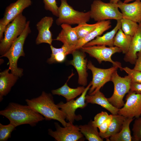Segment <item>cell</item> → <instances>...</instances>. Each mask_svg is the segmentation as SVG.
<instances>
[{
  "mask_svg": "<svg viewBox=\"0 0 141 141\" xmlns=\"http://www.w3.org/2000/svg\"><path fill=\"white\" fill-rule=\"evenodd\" d=\"M0 115L7 118L10 123L16 127L24 124L34 126L39 122L45 120L43 115L28 105L13 102L1 110Z\"/></svg>",
  "mask_w": 141,
  "mask_h": 141,
  "instance_id": "cell-1",
  "label": "cell"
},
{
  "mask_svg": "<svg viewBox=\"0 0 141 141\" xmlns=\"http://www.w3.org/2000/svg\"><path fill=\"white\" fill-rule=\"evenodd\" d=\"M25 101L27 105L32 108L43 115L46 120H54L60 122L63 127L68 124L65 121L66 116L63 112L55 103L52 96L50 93L42 92L38 97Z\"/></svg>",
  "mask_w": 141,
  "mask_h": 141,
  "instance_id": "cell-2",
  "label": "cell"
},
{
  "mask_svg": "<svg viewBox=\"0 0 141 141\" xmlns=\"http://www.w3.org/2000/svg\"><path fill=\"white\" fill-rule=\"evenodd\" d=\"M30 21L27 22L26 27L22 34L14 42L10 48L1 57H5L9 60V68L11 73L19 77L23 75L22 69L17 67V62L21 56H24L23 47L25 40L31 30Z\"/></svg>",
  "mask_w": 141,
  "mask_h": 141,
  "instance_id": "cell-3",
  "label": "cell"
},
{
  "mask_svg": "<svg viewBox=\"0 0 141 141\" xmlns=\"http://www.w3.org/2000/svg\"><path fill=\"white\" fill-rule=\"evenodd\" d=\"M27 22L26 17L21 13L6 25L4 37L0 44L1 56L8 50L15 40L22 34Z\"/></svg>",
  "mask_w": 141,
  "mask_h": 141,
  "instance_id": "cell-4",
  "label": "cell"
},
{
  "mask_svg": "<svg viewBox=\"0 0 141 141\" xmlns=\"http://www.w3.org/2000/svg\"><path fill=\"white\" fill-rule=\"evenodd\" d=\"M118 8L117 3H106L100 0H95L91 4L89 11L90 18L97 22L121 20L122 15Z\"/></svg>",
  "mask_w": 141,
  "mask_h": 141,
  "instance_id": "cell-5",
  "label": "cell"
},
{
  "mask_svg": "<svg viewBox=\"0 0 141 141\" xmlns=\"http://www.w3.org/2000/svg\"><path fill=\"white\" fill-rule=\"evenodd\" d=\"M60 0L58 18L56 20L57 25L62 24L78 25L89 21L91 18L89 11L84 12L75 10L68 3L67 0Z\"/></svg>",
  "mask_w": 141,
  "mask_h": 141,
  "instance_id": "cell-6",
  "label": "cell"
},
{
  "mask_svg": "<svg viewBox=\"0 0 141 141\" xmlns=\"http://www.w3.org/2000/svg\"><path fill=\"white\" fill-rule=\"evenodd\" d=\"M110 81L113 83L114 91L112 96L108 99L113 106L120 109L125 104L123 98L125 95L130 90L131 79L128 75L124 77L119 76L116 70L113 73Z\"/></svg>",
  "mask_w": 141,
  "mask_h": 141,
  "instance_id": "cell-7",
  "label": "cell"
},
{
  "mask_svg": "<svg viewBox=\"0 0 141 141\" xmlns=\"http://www.w3.org/2000/svg\"><path fill=\"white\" fill-rule=\"evenodd\" d=\"M87 68L90 70L92 74L91 86L89 89V94L93 95L99 90L107 83L110 81L114 72L118 69L116 66L108 69H102L95 67L90 61L87 64Z\"/></svg>",
  "mask_w": 141,
  "mask_h": 141,
  "instance_id": "cell-8",
  "label": "cell"
},
{
  "mask_svg": "<svg viewBox=\"0 0 141 141\" xmlns=\"http://www.w3.org/2000/svg\"><path fill=\"white\" fill-rule=\"evenodd\" d=\"M106 46L94 45L83 46L79 49L96 58L99 63L103 61L109 62L113 64V66H116L121 70H123L121 63L119 62L113 61L111 58V56L114 54L122 52L121 50L116 46L108 47Z\"/></svg>",
  "mask_w": 141,
  "mask_h": 141,
  "instance_id": "cell-9",
  "label": "cell"
},
{
  "mask_svg": "<svg viewBox=\"0 0 141 141\" xmlns=\"http://www.w3.org/2000/svg\"><path fill=\"white\" fill-rule=\"evenodd\" d=\"M91 86V81L81 96L76 100L73 99L66 103L61 102L57 104L64 114L66 119L69 122L73 123L75 120L78 121L82 119L81 115L75 114V111L77 109H83L87 106L88 103L86 101L85 97Z\"/></svg>",
  "mask_w": 141,
  "mask_h": 141,
  "instance_id": "cell-10",
  "label": "cell"
},
{
  "mask_svg": "<svg viewBox=\"0 0 141 141\" xmlns=\"http://www.w3.org/2000/svg\"><path fill=\"white\" fill-rule=\"evenodd\" d=\"M56 129L53 131L48 130V134L57 141H77L81 140L84 135L80 130L78 126L68 122L66 126L62 127L57 122L54 123Z\"/></svg>",
  "mask_w": 141,
  "mask_h": 141,
  "instance_id": "cell-11",
  "label": "cell"
},
{
  "mask_svg": "<svg viewBox=\"0 0 141 141\" xmlns=\"http://www.w3.org/2000/svg\"><path fill=\"white\" fill-rule=\"evenodd\" d=\"M126 102L119 109L118 114L126 118H137L141 115V94L130 90L126 97Z\"/></svg>",
  "mask_w": 141,
  "mask_h": 141,
  "instance_id": "cell-12",
  "label": "cell"
},
{
  "mask_svg": "<svg viewBox=\"0 0 141 141\" xmlns=\"http://www.w3.org/2000/svg\"><path fill=\"white\" fill-rule=\"evenodd\" d=\"M85 53L80 49L74 50L71 54L73 59L69 62L74 67L77 72L78 84L84 86L87 84L88 75L86 69L88 62Z\"/></svg>",
  "mask_w": 141,
  "mask_h": 141,
  "instance_id": "cell-13",
  "label": "cell"
},
{
  "mask_svg": "<svg viewBox=\"0 0 141 141\" xmlns=\"http://www.w3.org/2000/svg\"><path fill=\"white\" fill-rule=\"evenodd\" d=\"M53 17L50 16H45L42 18L36 24L38 34L36 40V44L42 43L48 44L52 45L53 39L52 34L50 30L53 22Z\"/></svg>",
  "mask_w": 141,
  "mask_h": 141,
  "instance_id": "cell-14",
  "label": "cell"
},
{
  "mask_svg": "<svg viewBox=\"0 0 141 141\" xmlns=\"http://www.w3.org/2000/svg\"><path fill=\"white\" fill-rule=\"evenodd\" d=\"M31 4V0H17L11 3L6 8L0 24L6 26Z\"/></svg>",
  "mask_w": 141,
  "mask_h": 141,
  "instance_id": "cell-15",
  "label": "cell"
},
{
  "mask_svg": "<svg viewBox=\"0 0 141 141\" xmlns=\"http://www.w3.org/2000/svg\"><path fill=\"white\" fill-rule=\"evenodd\" d=\"M117 5L121 11L122 17L138 24L141 23V1L136 0L132 3H127L119 0Z\"/></svg>",
  "mask_w": 141,
  "mask_h": 141,
  "instance_id": "cell-16",
  "label": "cell"
},
{
  "mask_svg": "<svg viewBox=\"0 0 141 141\" xmlns=\"http://www.w3.org/2000/svg\"><path fill=\"white\" fill-rule=\"evenodd\" d=\"M141 51V23L139 24L137 31L132 37L128 52L125 54L124 60L132 64H135L137 59V54Z\"/></svg>",
  "mask_w": 141,
  "mask_h": 141,
  "instance_id": "cell-17",
  "label": "cell"
},
{
  "mask_svg": "<svg viewBox=\"0 0 141 141\" xmlns=\"http://www.w3.org/2000/svg\"><path fill=\"white\" fill-rule=\"evenodd\" d=\"M9 69H6L0 73V102L10 92L14 85L19 77L11 73H9Z\"/></svg>",
  "mask_w": 141,
  "mask_h": 141,
  "instance_id": "cell-18",
  "label": "cell"
},
{
  "mask_svg": "<svg viewBox=\"0 0 141 141\" xmlns=\"http://www.w3.org/2000/svg\"><path fill=\"white\" fill-rule=\"evenodd\" d=\"M121 28L120 20H117L115 26L111 31L108 32L102 36H97L95 39L86 43L83 46L94 45H105L109 47L113 46L115 36L118 30Z\"/></svg>",
  "mask_w": 141,
  "mask_h": 141,
  "instance_id": "cell-19",
  "label": "cell"
},
{
  "mask_svg": "<svg viewBox=\"0 0 141 141\" xmlns=\"http://www.w3.org/2000/svg\"><path fill=\"white\" fill-rule=\"evenodd\" d=\"M111 27V22L110 20L100 21L95 29L84 37L79 39L77 44L75 46V50L80 49L86 43L97 36H101Z\"/></svg>",
  "mask_w": 141,
  "mask_h": 141,
  "instance_id": "cell-20",
  "label": "cell"
},
{
  "mask_svg": "<svg viewBox=\"0 0 141 141\" xmlns=\"http://www.w3.org/2000/svg\"><path fill=\"white\" fill-rule=\"evenodd\" d=\"M61 26L62 30L55 40L61 41L63 44L75 46L79 39L73 28L66 24H62Z\"/></svg>",
  "mask_w": 141,
  "mask_h": 141,
  "instance_id": "cell-21",
  "label": "cell"
},
{
  "mask_svg": "<svg viewBox=\"0 0 141 141\" xmlns=\"http://www.w3.org/2000/svg\"><path fill=\"white\" fill-rule=\"evenodd\" d=\"M85 100L87 103L96 104L107 110L112 114H118L119 109L113 106L99 90L93 95H86Z\"/></svg>",
  "mask_w": 141,
  "mask_h": 141,
  "instance_id": "cell-22",
  "label": "cell"
},
{
  "mask_svg": "<svg viewBox=\"0 0 141 141\" xmlns=\"http://www.w3.org/2000/svg\"><path fill=\"white\" fill-rule=\"evenodd\" d=\"M113 119L108 129L105 132H99L100 137L105 138L107 141H109V138L119 133L121 130L122 124L126 117L119 114H112Z\"/></svg>",
  "mask_w": 141,
  "mask_h": 141,
  "instance_id": "cell-23",
  "label": "cell"
},
{
  "mask_svg": "<svg viewBox=\"0 0 141 141\" xmlns=\"http://www.w3.org/2000/svg\"><path fill=\"white\" fill-rule=\"evenodd\" d=\"M67 81H68L61 87L53 90L51 92L53 95L63 96L66 99L67 102H68L74 99L77 96L81 94L85 88L83 86L78 87L76 88H70L68 86Z\"/></svg>",
  "mask_w": 141,
  "mask_h": 141,
  "instance_id": "cell-24",
  "label": "cell"
},
{
  "mask_svg": "<svg viewBox=\"0 0 141 141\" xmlns=\"http://www.w3.org/2000/svg\"><path fill=\"white\" fill-rule=\"evenodd\" d=\"M134 118H126L123 122L122 129L117 134L110 137V141H131L132 137L131 135L130 124Z\"/></svg>",
  "mask_w": 141,
  "mask_h": 141,
  "instance_id": "cell-25",
  "label": "cell"
},
{
  "mask_svg": "<svg viewBox=\"0 0 141 141\" xmlns=\"http://www.w3.org/2000/svg\"><path fill=\"white\" fill-rule=\"evenodd\" d=\"M132 37L125 34L121 28L115 36L114 45L119 48L122 53L125 54L128 50Z\"/></svg>",
  "mask_w": 141,
  "mask_h": 141,
  "instance_id": "cell-26",
  "label": "cell"
},
{
  "mask_svg": "<svg viewBox=\"0 0 141 141\" xmlns=\"http://www.w3.org/2000/svg\"><path fill=\"white\" fill-rule=\"evenodd\" d=\"M80 130L89 141H103V139L99 135L97 127L94 126L92 120H91L87 124L78 126Z\"/></svg>",
  "mask_w": 141,
  "mask_h": 141,
  "instance_id": "cell-27",
  "label": "cell"
},
{
  "mask_svg": "<svg viewBox=\"0 0 141 141\" xmlns=\"http://www.w3.org/2000/svg\"><path fill=\"white\" fill-rule=\"evenodd\" d=\"M99 22L95 24H88L86 22L79 24L73 27L79 39L83 38L95 29L98 25Z\"/></svg>",
  "mask_w": 141,
  "mask_h": 141,
  "instance_id": "cell-28",
  "label": "cell"
},
{
  "mask_svg": "<svg viewBox=\"0 0 141 141\" xmlns=\"http://www.w3.org/2000/svg\"><path fill=\"white\" fill-rule=\"evenodd\" d=\"M121 29L125 34L133 36L139 26L137 23L130 19L122 17L121 20Z\"/></svg>",
  "mask_w": 141,
  "mask_h": 141,
  "instance_id": "cell-29",
  "label": "cell"
},
{
  "mask_svg": "<svg viewBox=\"0 0 141 141\" xmlns=\"http://www.w3.org/2000/svg\"><path fill=\"white\" fill-rule=\"evenodd\" d=\"M56 52V54L55 55L51 56L48 59L47 62L49 64L62 62L65 60L66 56L69 54L67 49L63 46L60 48H57Z\"/></svg>",
  "mask_w": 141,
  "mask_h": 141,
  "instance_id": "cell-30",
  "label": "cell"
},
{
  "mask_svg": "<svg viewBox=\"0 0 141 141\" xmlns=\"http://www.w3.org/2000/svg\"><path fill=\"white\" fill-rule=\"evenodd\" d=\"M16 127L10 123L7 125H4L0 123V141H6L10 138L13 131L15 129Z\"/></svg>",
  "mask_w": 141,
  "mask_h": 141,
  "instance_id": "cell-31",
  "label": "cell"
},
{
  "mask_svg": "<svg viewBox=\"0 0 141 141\" xmlns=\"http://www.w3.org/2000/svg\"><path fill=\"white\" fill-rule=\"evenodd\" d=\"M132 140L141 141V116L136 118L133 126Z\"/></svg>",
  "mask_w": 141,
  "mask_h": 141,
  "instance_id": "cell-32",
  "label": "cell"
},
{
  "mask_svg": "<svg viewBox=\"0 0 141 141\" xmlns=\"http://www.w3.org/2000/svg\"><path fill=\"white\" fill-rule=\"evenodd\" d=\"M123 69L130 77L132 83H141V71L127 67L123 68Z\"/></svg>",
  "mask_w": 141,
  "mask_h": 141,
  "instance_id": "cell-33",
  "label": "cell"
},
{
  "mask_svg": "<svg viewBox=\"0 0 141 141\" xmlns=\"http://www.w3.org/2000/svg\"><path fill=\"white\" fill-rule=\"evenodd\" d=\"M45 10L51 12L54 16L58 17V7L56 0H43Z\"/></svg>",
  "mask_w": 141,
  "mask_h": 141,
  "instance_id": "cell-34",
  "label": "cell"
},
{
  "mask_svg": "<svg viewBox=\"0 0 141 141\" xmlns=\"http://www.w3.org/2000/svg\"><path fill=\"white\" fill-rule=\"evenodd\" d=\"M109 115L105 111H102L96 114L94 118V120L92 121L93 125L98 127L107 119Z\"/></svg>",
  "mask_w": 141,
  "mask_h": 141,
  "instance_id": "cell-35",
  "label": "cell"
},
{
  "mask_svg": "<svg viewBox=\"0 0 141 141\" xmlns=\"http://www.w3.org/2000/svg\"><path fill=\"white\" fill-rule=\"evenodd\" d=\"M113 117L112 114L109 115L107 119L98 127L99 130V132L104 133L107 131L111 123Z\"/></svg>",
  "mask_w": 141,
  "mask_h": 141,
  "instance_id": "cell-36",
  "label": "cell"
},
{
  "mask_svg": "<svg viewBox=\"0 0 141 141\" xmlns=\"http://www.w3.org/2000/svg\"><path fill=\"white\" fill-rule=\"evenodd\" d=\"M130 90L141 94V83H131Z\"/></svg>",
  "mask_w": 141,
  "mask_h": 141,
  "instance_id": "cell-37",
  "label": "cell"
},
{
  "mask_svg": "<svg viewBox=\"0 0 141 141\" xmlns=\"http://www.w3.org/2000/svg\"><path fill=\"white\" fill-rule=\"evenodd\" d=\"M137 58L133 69L141 72V51L137 54Z\"/></svg>",
  "mask_w": 141,
  "mask_h": 141,
  "instance_id": "cell-38",
  "label": "cell"
},
{
  "mask_svg": "<svg viewBox=\"0 0 141 141\" xmlns=\"http://www.w3.org/2000/svg\"><path fill=\"white\" fill-rule=\"evenodd\" d=\"M6 25L0 24V41L1 42L3 39V33H4V31L6 27Z\"/></svg>",
  "mask_w": 141,
  "mask_h": 141,
  "instance_id": "cell-39",
  "label": "cell"
},
{
  "mask_svg": "<svg viewBox=\"0 0 141 141\" xmlns=\"http://www.w3.org/2000/svg\"><path fill=\"white\" fill-rule=\"evenodd\" d=\"M119 0H110V2L113 3L117 4Z\"/></svg>",
  "mask_w": 141,
  "mask_h": 141,
  "instance_id": "cell-40",
  "label": "cell"
},
{
  "mask_svg": "<svg viewBox=\"0 0 141 141\" xmlns=\"http://www.w3.org/2000/svg\"><path fill=\"white\" fill-rule=\"evenodd\" d=\"M133 0H138L141 1V0H124V2L125 3H127Z\"/></svg>",
  "mask_w": 141,
  "mask_h": 141,
  "instance_id": "cell-41",
  "label": "cell"
}]
</instances>
